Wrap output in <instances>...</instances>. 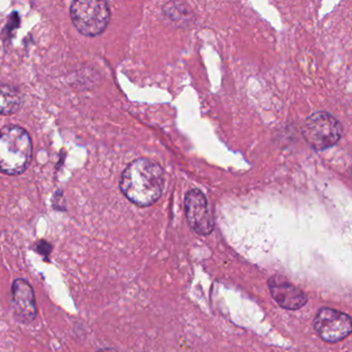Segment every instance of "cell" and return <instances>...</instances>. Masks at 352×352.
I'll return each mask as SVG.
<instances>
[{"instance_id": "obj_1", "label": "cell", "mask_w": 352, "mask_h": 352, "mask_svg": "<svg viewBox=\"0 0 352 352\" xmlns=\"http://www.w3.org/2000/svg\"><path fill=\"white\" fill-rule=\"evenodd\" d=\"M164 173L160 164L149 158H138L123 170L120 189L139 207H149L162 197Z\"/></svg>"}, {"instance_id": "obj_2", "label": "cell", "mask_w": 352, "mask_h": 352, "mask_svg": "<svg viewBox=\"0 0 352 352\" xmlns=\"http://www.w3.org/2000/svg\"><path fill=\"white\" fill-rule=\"evenodd\" d=\"M32 160V142L25 129L8 125L0 129V170L7 175L22 174Z\"/></svg>"}, {"instance_id": "obj_3", "label": "cell", "mask_w": 352, "mask_h": 352, "mask_svg": "<svg viewBox=\"0 0 352 352\" xmlns=\"http://www.w3.org/2000/svg\"><path fill=\"white\" fill-rule=\"evenodd\" d=\"M111 11L107 1H75L71 6V18L80 34L98 36L106 30Z\"/></svg>"}, {"instance_id": "obj_4", "label": "cell", "mask_w": 352, "mask_h": 352, "mask_svg": "<svg viewBox=\"0 0 352 352\" xmlns=\"http://www.w3.org/2000/svg\"><path fill=\"white\" fill-rule=\"evenodd\" d=\"M302 135L313 149L322 151L340 141L343 127L333 115L320 111L306 119L302 125Z\"/></svg>"}, {"instance_id": "obj_5", "label": "cell", "mask_w": 352, "mask_h": 352, "mask_svg": "<svg viewBox=\"0 0 352 352\" xmlns=\"http://www.w3.org/2000/svg\"><path fill=\"white\" fill-rule=\"evenodd\" d=\"M314 329L321 339L329 343H336L351 333V319L341 311L323 308L315 317Z\"/></svg>"}, {"instance_id": "obj_6", "label": "cell", "mask_w": 352, "mask_h": 352, "mask_svg": "<svg viewBox=\"0 0 352 352\" xmlns=\"http://www.w3.org/2000/svg\"><path fill=\"white\" fill-rule=\"evenodd\" d=\"M187 221L197 234H210L214 228V218L207 197L199 189L189 191L185 197Z\"/></svg>"}, {"instance_id": "obj_7", "label": "cell", "mask_w": 352, "mask_h": 352, "mask_svg": "<svg viewBox=\"0 0 352 352\" xmlns=\"http://www.w3.org/2000/svg\"><path fill=\"white\" fill-rule=\"evenodd\" d=\"M11 306L14 316L19 322L30 324L38 316L34 288L28 280L18 278L12 284Z\"/></svg>"}, {"instance_id": "obj_8", "label": "cell", "mask_w": 352, "mask_h": 352, "mask_svg": "<svg viewBox=\"0 0 352 352\" xmlns=\"http://www.w3.org/2000/svg\"><path fill=\"white\" fill-rule=\"evenodd\" d=\"M269 287L274 300L282 308L287 310H298L305 306L308 300L306 294L290 283L283 276H273L269 280Z\"/></svg>"}, {"instance_id": "obj_9", "label": "cell", "mask_w": 352, "mask_h": 352, "mask_svg": "<svg viewBox=\"0 0 352 352\" xmlns=\"http://www.w3.org/2000/svg\"><path fill=\"white\" fill-rule=\"evenodd\" d=\"M24 104V96L17 87L0 83V115L15 114Z\"/></svg>"}, {"instance_id": "obj_10", "label": "cell", "mask_w": 352, "mask_h": 352, "mask_svg": "<svg viewBox=\"0 0 352 352\" xmlns=\"http://www.w3.org/2000/svg\"><path fill=\"white\" fill-rule=\"evenodd\" d=\"M36 250L38 251V253L44 255L46 258H48L51 251H52V246H51L50 243L47 242V241L42 240L40 241V242L36 243Z\"/></svg>"}, {"instance_id": "obj_11", "label": "cell", "mask_w": 352, "mask_h": 352, "mask_svg": "<svg viewBox=\"0 0 352 352\" xmlns=\"http://www.w3.org/2000/svg\"><path fill=\"white\" fill-rule=\"evenodd\" d=\"M98 352H115V350H113V349H100V350H98Z\"/></svg>"}]
</instances>
